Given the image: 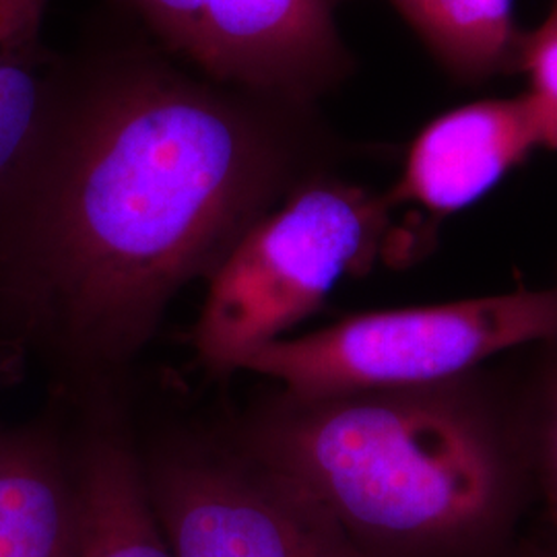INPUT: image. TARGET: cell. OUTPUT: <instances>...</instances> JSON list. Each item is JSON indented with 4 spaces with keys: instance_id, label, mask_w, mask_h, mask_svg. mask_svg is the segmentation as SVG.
Here are the masks:
<instances>
[{
    "instance_id": "obj_1",
    "label": "cell",
    "mask_w": 557,
    "mask_h": 557,
    "mask_svg": "<svg viewBox=\"0 0 557 557\" xmlns=\"http://www.w3.org/2000/svg\"><path fill=\"white\" fill-rule=\"evenodd\" d=\"M298 184L255 100L128 66L60 110L0 184V351L59 388L116 374Z\"/></svg>"
},
{
    "instance_id": "obj_2",
    "label": "cell",
    "mask_w": 557,
    "mask_h": 557,
    "mask_svg": "<svg viewBox=\"0 0 557 557\" xmlns=\"http://www.w3.org/2000/svg\"><path fill=\"white\" fill-rule=\"evenodd\" d=\"M250 457L296 481L366 557H533L539 499L522 380L281 395Z\"/></svg>"
},
{
    "instance_id": "obj_3",
    "label": "cell",
    "mask_w": 557,
    "mask_h": 557,
    "mask_svg": "<svg viewBox=\"0 0 557 557\" xmlns=\"http://www.w3.org/2000/svg\"><path fill=\"white\" fill-rule=\"evenodd\" d=\"M386 197L338 180H306L255 223L209 277L195 329L200 358L220 370L283 338L347 275L388 252Z\"/></svg>"
},
{
    "instance_id": "obj_4",
    "label": "cell",
    "mask_w": 557,
    "mask_h": 557,
    "mask_svg": "<svg viewBox=\"0 0 557 557\" xmlns=\"http://www.w3.org/2000/svg\"><path fill=\"white\" fill-rule=\"evenodd\" d=\"M556 341L557 278L539 289L358 314L304 337L277 338L236 370L277 380L292 397H322L436 384L510 349Z\"/></svg>"
},
{
    "instance_id": "obj_5",
    "label": "cell",
    "mask_w": 557,
    "mask_h": 557,
    "mask_svg": "<svg viewBox=\"0 0 557 557\" xmlns=\"http://www.w3.org/2000/svg\"><path fill=\"white\" fill-rule=\"evenodd\" d=\"M143 471L174 557H366L306 490L248 453L180 450Z\"/></svg>"
},
{
    "instance_id": "obj_6",
    "label": "cell",
    "mask_w": 557,
    "mask_h": 557,
    "mask_svg": "<svg viewBox=\"0 0 557 557\" xmlns=\"http://www.w3.org/2000/svg\"><path fill=\"white\" fill-rule=\"evenodd\" d=\"M209 77L264 98H306L341 66V0H133Z\"/></svg>"
},
{
    "instance_id": "obj_7",
    "label": "cell",
    "mask_w": 557,
    "mask_h": 557,
    "mask_svg": "<svg viewBox=\"0 0 557 557\" xmlns=\"http://www.w3.org/2000/svg\"><path fill=\"white\" fill-rule=\"evenodd\" d=\"M541 147H557V106L539 94L460 108L419 135L386 200L444 220L487 195Z\"/></svg>"
},
{
    "instance_id": "obj_8",
    "label": "cell",
    "mask_w": 557,
    "mask_h": 557,
    "mask_svg": "<svg viewBox=\"0 0 557 557\" xmlns=\"http://www.w3.org/2000/svg\"><path fill=\"white\" fill-rule=\"evenodd\" d=\"M75 465L41 428H0V557H77Z\"/></svg>"
},
{
    "instance_id": "obj_9",
    "label": "cell",
    "mask_w": 557,
    "mask_h": 557,
    "mask_svg": "<svg viewBox=\"0 0 557 557\" xmlns=\"http://www.w3.org/2000/svg\"><path fill=\"white\" fill-rule=\"evenodd\" d=\"M73 465L79 494L77 557H174L131 448L114 438L94 440Z\"/></svg>"
},
{
    "instance_id": "obj_10",
    "label": "cell",
    "mask_w": 557,
    "mask_h": 557,
    "mask_svg": "<svg viewBox=\"0 0 557 557\" xmlns=\"http://www.w3.org/2000/svg\"><path fill=\"white\" fill-rule=\"evenodd\" d=\"M50 0H0V184L34 139L50 81L41 73V23Z\"/></svg>"
},
{
    "instance_id": "obj_11",
    "label": "cell",
    "mask_w": 557,
    "mask_h": 557,
    "mask_svg": "<svg viewBox=\"0 0 557 557\" xmlns=\"http://www.w3.org/2000/svg\"><path fill=\"white\" fill-rule=\"evenodd\" d=\"M393 2L430 46L458 69H490L512 44V0Z\"/></svg>"
},
{
    "instance_id": "obj_12",
    "label": "cell",
    "mask_w": 557,
    "mask_h": 557,
    "mask_svg": "<svg viewBox=\"0 0 557 557\" xmlns=\"http://www.w3.org/2000/svg\"><path fill=\"white\" fill-rule=\"evenodd\" d=\"M537 366L522 380L539 524L557 535V341L543 345Z\"/></svg>"
},
{
    "instance_id": "obj_13",
    "label": "cell",
    "mask_w": 557,
    "mask_h": 557,
    "mask_svg": "<svg viewBox=\"0 0 557 557\" xmlns=\"http://www.w3.org/2000/svg\"><path fill=\"white\" fill-rule=\"evenodd\" d=\"M533 557H557V535L537 524L533 537Z\"/></svg>"
}]
</instances>
